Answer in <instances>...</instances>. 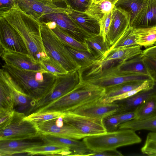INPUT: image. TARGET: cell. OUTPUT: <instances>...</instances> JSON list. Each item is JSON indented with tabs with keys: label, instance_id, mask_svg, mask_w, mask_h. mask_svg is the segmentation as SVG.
Instances as JSON below:
<instances>
[{
	"label": "cell",
	"instance_id": "cell-46",
	"mask_svg": "<svg viewBox=\"0 0 156 156\" xmlns=\"http://www.w3.org/2000/svg\"><path fill=\"white\" fill-rule=\"evenodd\" d=\"M122 156L123 155L117 149L108 150L99 152L91 151L88 156Z\"/></svg>",
	"mask_w": 156,
	"mask_h": 156
},
{
	"label": "cell",
	"instance_id": "cell-7",
	"mask_svg": "<svg viewBox=\"0 0 156 156\" xmlns=\"http://www.w3.org/2000/svg\"><path fill=\"white\" fill-rule=\"evenodd\" d=\"M81 68L58 75L53 87L46 95L35 102L27 112L28 115L51 103L76 88L83 80Z\"/></svg>",
	"mask_w": 156,
	"mask_h": 156
},
{
	"label": "cell",
	"instance_id": "cell-38",
	"mask_svg": "<svg viewBox=\"0 0 156 156\" xmlns=\"http://www.w3.org/2000/svg\"><path fill=\"white\" fill-rule=\"evenodd\" d=\"M40 62L43 69L56 75L64 74L69 72L60 63L49 57Z\"/></svg>",
	"mask_w": 156,
	"mask_h": 156
},
{
	"label": "cell",
	"instance_id": "cell-4",
	"mask_svg": "<svg viewBox=\"0 0 156 156\" xmlns=\"http://www.w3.org/2000/svg\"><path fill=\"white\" fill-rule=\"evenodd\" d=\"M135 131L130 129H121L88 136L83 138V141L93 152L116 149L120 147L140 143L142 139Z\"/></svg>",
	"mask_w": 156,
	"mask_h": 156
},
{
	"label": "cell",
	"instance_id": "cell-41",
	"mask_svg": "<svg viewBox=\"0 0 156 156\" xmlns=\"http://www.w3.org/2000/svg\"><path fill=\"white\" fill-rule=\"evenodd\" d=\"M68 6L76 11L86 12L92 2V0H65Z\"/></svg>",
	"mask_w": 156,
	"mask_h": 156
},
{
	"label": "cell",
	"instance_id": "cell-14",
	"mask_svg": "<svg viewBox=\"0 0 156 156\" xmlns=\"http://www.w3.org/2000/svg\"><path fill=\"white\" fill-rule=\"evenodd\" d=\"M37 125L40 134H50L77 140L87 136L72 126L65 123L62 116Z\"/></svg>",
	"mask_w": 156,
	"mask_h": 156
},
{
	"label": "cell",
	"instance_id": "cell-28",
	"mask_svg": "<svg viewBox=\"0 0 156 156\" xmlns=\"http://www.w3.org/2000/svg\"><path fill=\"white\" fill-rule=\"evenodd\" d=\"M116 2L115 0H92L86 12L100 21L105 14L112 10Z\"/></svg>",
	"mask_w": 156,
	"mask_h": 156
},
{
	"label": "cell",
	"instance_id": "cell-42",
	"mask_svg": "<svg viewBox=\"0 0 156 156\" xmlns=\"http://www.w3.org/2000/svg\"><path fill=\"white\" fill-rule=\"evenodd\" d=\"M148 75L156 83V57L141 55Z\"/></svg>",
	"mask_w": 156,
	"mask_h": 156
},
{
	"label": "cell",
	"instance_id": "cell-39",
	"mask_svg": "<svg viewBox=\"0 0 156 156\" xmlns=\"http://www.w3.org/2000/svg\"><path fill=\"white\" fill-rule=\"evenodd\" d=\"M64 114V113L58 112H36L26 115L25 118L37 124L47 121L59 118Z\"/></svg>",
	"mask_w": 156,
	"mask_h": 156
},
{
	"label": "cell",
	"instance_id": "cell-3",
	"mask_svg": "<svg viewBox=\"0 0 156 156\" xmlns=\"http://www.w3.org/2000/svg\"><path fill=\"white\" fill-rule=\"evenodd\" d=\"M105 92V88L94 85L83 79L71 91L35 112L66 113L78 107L99 101Z\"/></svg>",
	"mask_w": 156,
	"mask_h": 156
},
{
	"label": "cell",
	"instance_id": "cell-11",
	"mask_svg": "<svg viewBox=\"0 0 156 156\" xmlns=\"http://www.w3.org/2000/svg\"><path fill=\"white\" fill-rule=\"evenodd\" d=\"M41 23L55 22L59 27L80 41L86 42L85 39L92 35L79 26L65 13H54L43 16Z\"/></svg>",
	"mask_w": 156,
	"mask_h": 156
},
{
	"label": "cell",
	"instance_id": "cell-31",
	"mask_svg": "<svg viewBox=\"0 0 156 156\" xmlns=\"http://www.w3.org/2000/svg\"><path fill=\"white\" fill-rule=\"evenodd\" d=\"M118 129H130L135 131L145 130L156 132V116L145 120H130L120 124Z\"/></svg>",
	"mask_w": 156,
	"mask_h": 156
},
{
	"label": "cell",
	"instance_id": "cell-26",
	"mask_svg": "<svg viewBox=\"0 0 156 156\" xmlns=\"http://www.w3.org/2000/svg\"><path fill=\"white\" fill-rule=\"evenodd\" d=\"M133 33L137 44L145 48L153 46L156 43V25L134 28Z\"/></svg>",
	"mask_w": 156,
	"mask_h": 156
},
{
	"label": "cell",
	"instance_id": "cell-17",
	"mask_svg": "<svg viewBox=\"0 0 156 156\" xmlns=\"http://www.w3.org/2000/svg\"><path fill=\"white\" fill-rule=\"evenodd\" d=\"M130 21L129 17L125 11L114 7L106 36V41L111 46L115 44L130 25Z\"/></svg>",
	"mask_w": 156,
	"mask_h": 156
},
{
	"label": "cell",
	"instance_id": "cell-5",
	"mask_svg": "<svg viewBox=\"0 0 156 156\" xmlns=\"http://www.w3.org/2000/svg\"><path fill=\"white\" fill-rule=\"evenodd\" d=\"M84 79L98 86L105 88L127 82H144L151 79L148 75L139 73H123L115 65L103 69L92 66Z\"/></svg>",
	"mask_w": 156,
	"mask_h": 156
},
{
	"label": "cell",
	"instance_id": "cell-9",
	"mask_svg": "<svg viewBox=\"0 0 156 156\" xmlns=\"http://www.w3.org/2000/svg\"><path fill=\"white\" fill-rule=\"evenodd\" d=\"M16 3L22 11L38 21L46 14H68L70 8L65 0H16Z\"/></svg>",
	"mask_w": 156,
	"mask_h": 156
},
{
	"label": "cell",
	"instance_id": "cell-12",
	"mask_svg": "<svg viewBox=\"0 0 156 156\" xmlns=\"http://www.w3.org/2000/svg\"><path fill=\"white\" fill-rule=\"evenodd\" d=\"M142 47L137 44L109 50L102 57L96 61L92 66L98 69H103L120 62L127 60L141 55L143 51L141 49Z\"/></svg>",
	"mask_w": 156,
	"mask_h": 156
},
{
	"label": "cell",
	"instance_id": "cell-45",
	"mask_svg": "<svg viewBox=\"0 0 156 156\" xmlns=\"http://www.w3.org/2000/svg\"><path fill=\"white\" fill-rule=\"evenodd\" d=\"M15 110L0 109V129L6 126L13 116Z\"/></svg>",
	"mask_w": 156,
	"mask_h": 156
},
{
	"label": "cell",
	"instance_id": "cell-30",
	"mask_svg": "<svg viewBox=\"0 0 156 156\" xmlns=\"http://www.w3.org/2000/svg\"><path fill=\"white\" fill-rule=\"evenodd\" d=\"M66 46L83 72L92 66L96 61L98 59L97 56L89 52L80 51Z\"/></svg>",
	"mask_w": 156,
	"mask_h": 156
},
{
	"label": "cell",
	"instance_id": "cell-21",
	"mask_svg": "<svg viewBox=\"0 0 156 156\" xmlns=\"http://www.w3.org/2000/svg\"><path fill=\"white\" fill-rule=\"evenodd\" d=\"M15 98L10 75L3 68L0 70V109L14 110Z\"/></svg>",
	"mask_w": 156,
	"mask_h": 156
},
{
	"label": "cell",
	"instance_id": "cell-20",
	"mask_svg": "<svg viewBox=\"0 0 156 156\" xmlns=\"http://www.w3.org/2000/svg\"><path fill=\"white\" fill-rule=\"evenodd\" d=\"M156 25V0H145L131 26L133 28Z\"/></svg>",
	"mask_w": 156,
	"mask_h": 156
},
{
	"label": "cell",
	"instance_id": "cell-15",
	"mask_svg": "<svg viewBox=\"0 0 156 156\" xmlns=\"http://www.w3.org/2000/svg\"><path fill=\"white\" fill-rule=\"evenodd\" d=\"M98 101L81 105L66 113H69L92 118L103 119L117 112L119 106L115 102L103 104L100 103Z\"/></svg>",
	"mask_w": 156,
	"mask_h": 156
},
{
	"label": "cell",
	"instance_id": "cell-40",
	"mask_svg": "<svg viewBox=\"0 0 156 156\" xmlns=\"http://www.w3.org/2000/svg\"><path fill=\"white\" fill-rule=\"evenodd\" d=\"M144 154L150 156H156V132L148 133L143 146L141 149Z\"/></svg>",
	"mask_w": 156,
	"mask_h": 156
},
{
	"label": "cell",
	"instance_id": "cell-1",
	"mask_svg": "<svg viewBox=\"0 0 156 156\" xmlns=\"http://www.w3.org/2000/svg\"><path fill=\"white\" fill-rule=\"evenodd\" d=\"M4 18L23 39L28 54L37 62L48 57L43 43L40 23L22 11L16 5L11 8L0 9Z\"/></svg>",
	"mask_w": 156,
	"mask_h": 156
},
{
	"label": "cell",
	"instance_id": "cell-25",
	"mask_svg": "<svg viewBox=\"0 0 156 156\" xmlns=\"http://www.w3.org/2000/svg\"><path fill=\"white\" fill-rule=\"evenodd\" d=\"M120 72L123 73H139L148 75L141 55L115 64Z\"/></svg>",
	"mask_w": 156,
	"mask_h": 156
},
{
	"label": "cell",
	"instance_id": "cell-47",
	"mask_svg": "<svg viewBox=\"0 0 156 156\" xmlns=\"http://www.w3.org/2000/svg\"><path fill=\"white\" fill-rule=\"evenodd\" d=\"M116 114L119 118L120 124L135 119L136 117L135 112H129Z\"/></svg>",
	"mask_w": 156,
	"mask_h": 156
},
{
	"label": "cell",
	"instance_id": "cell-24",
	"mask_svg": "<svg viewBox=\"0 0 156 156\" xmlns=\"http://www.w3.org/2000/svg\"><path fill=\"white\" fill-rule=\"evenodd\" d=\"M49 27L66 46L77 50L88 52L91 53L86 42H81L78 40L62 30L55 22H51L49 25Z\"/></svg>",
	"mask_w": 156,
	"mask_h": 156
},
{
	"label": "cell",
	"instance_id": "cell-22",
	"mask_svg": "<svg viewBox=\"0 0 156 156\" xmlns=\"http://www.w3.org/2000/svg\"><path fill=\"white\" fill-rule=\"evenodd\" d=\"M68 15L80 27L91 35L100 33V21L86 12L73 10L70 8Z\"/></svg>",
	"mask_w": 156,
	"mask_h": 156
},
{
	"label": "cell",
	"instance_id": "cell-48",
	"mask_svg": "<svg viewBox=\"0 0 156 156\" xmlns=\"http://www.w3.org/2000/svg\"><path fill=\"white\" fill-rule=\"evenodd\" d=\"M16 4V0H0V9L10 8Z\"/></svg>",
	"mask_w": 156,
	"mask_h": 156
},
{
	"label": "cell",
	"instance_id": "cell-18",
	"mask_svg": "<svg viewBox=\"0 0 156 156\" xmlns=\"http://www.w3.org/2000/svg\"><path fill=\"white\" fill-rule=\"evenodd\" d=\"M39 137L45 144L62 146L69 148L73 156H88L91 151L83 142L77 139L50 134H40Z\"/></svg>",
	"mask_w": 156,
	"mask_h": 156
},
{
	"label": "cell",
	"instance_id": "cell-10",
	"mask_svg": "<svg viewBox=\"0 0 156 156\" xmlns=\"http://www.w3.org/2000/svg\"><path fill=\"white\" fill-rule=\"evenodd\" d=\"M62 118L65 123L72 126L87 136L107 132L104 125L103 119L69 113H64Z\"/></svg>",
	"mask_w": 156,
	"mask_h": 156
},
{
	"label": "cell",
	"instance_id": "cell-23",
	"mask_svg": "<svg viewBox=\"0 0 156 156\" xmlns=\"http://www.w3.org/2000/svg\"><path fill=\"white\" fill-rule=\"evenodd\" d=\"M23 140H0V156H10L25 153V150L43 144L41 142H30Z\"/></svg>",
	"mask_w": 156,
	"mask_h": 156
},
{
	"label": "cell",
	"instance_id": "cell-44",
	"mask_svg": "<svg viewBox=\"0 0 156 156\" xmlns=\"http://www.w3.org/2000/svg\"><path fill=\"white\" fill-rule=\"evenodd\" d=\"M112 11L105 14L100 21V34L102 36L104 42H106L111 19Z\"/></svg>",
	"mask_w": 156,
	"mask_h": 156
},
{
	"label": "cell",
	"instance_id": "cell-49",
	"mask_svg": "<svg viewBox=\"0 0 156 156\" xmlns=\"http://www.w3.org/2000/svg\"><path fill=\"white\" fill-rule=\"evenodd\" d=\"M141 55H148L156 57V43L153 46L145 48L143 51Z\"/></svg>",
	"mask_w": 156,
	"mask_h": 156
},
{
	"label": "cell",
	"instance_id": "cell-50",
	"mask_svg": "<svg viewBox=\"0 0 156 156\" xmlns=\"http://www.w3.org/2000/svg\"><path fill=\"white\" fill-rule=\"evenodd\" d=\"M116 1H117L118 0H115Z\"/></svg>",
	"mask_w": 156,
	"mask_h": 156
},
{
	"label": "cell",
	"instance_id": "cell-13",
	"mask_svg": "<svg viewBox=\"0 0 156 156\" xmlns=\"http://www.w3.org/2000/svg\"><path fill=\"white\" fill-rule=\"evenodd\" d=\"M0 48L28 54L26 46L17 31L0 16Z\"/></svg>",
	"mask_w": 156,
	"mask_h": 156
},
{
	"label": "cell",
	"instance_id": "cell-35",
	"mask_svg": "<svg viewBox=\"0 0 156 156\" xmlns=\"http://www.w3.org/2000/svg\"><path fill=\"white\" fill-rule=\"evenodd\" d=\"M10 81L14 96L15 106L26 107L30 104L31 107L34 101L23 92L10 75Z\"/></svg>",
	"mask_w": 156,
	"mask_h": 156
},
{
	"label": "cell",
	"instance_id": "cell-37",
	"mask_svg": "<svg viewBox=\"0 0 156 156\" xmlns=\"http://www.w3.org/2000/svg\"><path fill=\"white\" fill-rule=\"evenodd\" d=\"M133 31L134 28L130 25L109 50L137 45Z\"/></svg>",
	"mask_w": 156,
	"mask_h": 156
},
{
	"label": "cell",
	"instance_id": "cell-2",
	"mask_svg": "<svg viewBox=\"0 0 156 156\" xmlns=\"http://www.w3.org/2000/svg\"><path fill=\"white\" fill-rule=\"evenodd\" d=\"M2 68L9 74L23 92L34 101V105L36 101L50 91L56 80L57 75L44 69L24 70L6 64L2 66Z\"/></svg>",
	"mask_w": 156,
	"mask_h": 156
},
{
	"label": "cell",
	"instance_id": "cell-8",
	"mask_svg": "<svg viewBox=\"0 0 156 156\" xmlns=\"http://www.w3.org/2000/svg\"><path fill=\"white\" fill-rule=\"evenodd\" d=\"M26 116L24 113L15 110L10 122L0 129V140H24L39 136L37 124L26 119Z\"/></svg>",
	"mask_w": 156,
	"mask_h": 156
},
{
	"label": "cell",
	"instance_id": "cell-19",
	"mask_svg": "<svg viewBox=\"0 0 156 156\" xmlns=\"http://www.w3.org/2000/svg\"><path fill=\"white\" fill-rule=\"evenodd\" d=\"M156 96V83L148 89L141 90L134 95L120 100L116 102L119 106L116 114L135 112L138 107L149 98Z\"/></svg>",
	"mask_w": 156,
	"mask_h": 156
},
{
	"label": "cell",
	"instance_id": "cell-36",
	"mask_svg": "<svg viewBox=\"0 0 156 156\" xmlns=\"http://www.w3.org/2000/svg\"><path fill=\"white\" fill-rule=\"evenodd\" d=\"M154 83L155 82L152 79L147 80L139 86L130 91L113 97L101 99L99 102L101 104H109L126 98L134 95L141 90L152 87Z\"/></svg>",
	"mask_w": 156,
	"mask_h": 156
},
{
	"label": "cell",
	"instance_id": "cell-43",
	"mask_svg": "<svg viewBox=\"0 0 156 156\" xmlns=\"http://www.w3.org/2000/svg\"><path fill=\"white\" fill-rule=\"evenodd\" d=\"M103 122L107 132L117 130L120 124L119 118L116 114L104 118L103 119Z\"/></svg>",
	"mask_w": 156,
	"mask_h": 156
},
{
	"label": "cell",
	"instance_id": "cell-16",
	"mask_svg": "<svg viewBox=\"0 0 156 156\" xmlns=\"http://www.w3.org/2000/svg\"><path fill=\"white\" fill-rule=\"evenodd\" d=\"M0 50V56L6 64L24 70L43 69L40 62H37L28 54L1 48Z\"/></svg>",
	"mask_w": 156,
	"mask_h": 156
},
{
	"label": "cell",
	"instance_id": "cell-27",
	"mask_svg": "<svg viewBox=\"0 0 156 156\" xmlns=\"http://www.w3.org/2000/svg\"><path fill=\"white\" fill-rule=\"evenodd\" d=\"M25 153L29 155H72L73 152L69 148L62 146L54 144H42L25 150Z\"/></svg>",
	"mask_w": 156,
	"mask_h": 156
},
{
	"label": "cell",
	"instance_id": "cell-33",
	"mask_svg": "<svg viewBox=\"0 0 156 156\" xmlns=\"http://www.w3.org/2000/svg\"><path fill=\"white\" fill-rule=\"evenodd\" d=\"M145 0H118L115 6L125 11L129 17L130 26Z\"/></svg>",
	"mask_w": 156,
	"mask_h": 156
},
{
	"label": "cell",
	"instance_id": "cell-34",
	"mask_svg": "<svg viewBox=\"0 0 156 156\" xmlns=\"http://www.w3.org/2000/svg\"><path fill=\"white\" fill-rule=\"evenodd\" d=\"M143 82L134 81L127 82L106 87L105 88V93L101 99L113 97L128 92L137 87Z\"/></svg>",
	"mask_w": 156,
	"mask_h": 156
},
{
	"label": "cell",
	"instance_id": "cell-32",
	"mask_svg": "<svg viewBox=\"0 0 156 156\" xmlns=\"http://www.w3.org/2000/svg\"><path fill=\"white\" fill-rule=\"evenodd\" d=\"M135 120H143L156 116V96L152 97L142 104L135 111Z\"/></svg>",
	"mask_w": 156,
	"mask_h": 156
},
{
	"label": "cell",
	"instance_id": "cell-29",
	"mask_svg": "<svg viewBox=\"0 0 156 156\" xmlns=\"http://www.w3.org/2000/svg\"><path fill=\"white\" fill-rule=\"evenodd\" d=\"M91 53L98 59L102 57L111 47L107 41L104 42L102 36L99 34L93 35L85 39Z\"/></svg>",
	"mask_w": 156,
	"mask_h": 156
},
{
	"label": "cell",
	"instance_id": "cell-6",
	"mask_svg": "<svg viewBox=\"0 0 156 156\" xmlns=\"http://www.w3.org/2000/svg\"><path fill=\"white\" fill-rule=\"evenodd\" d=\"M40 27L43 43L48 56L60 63L68 72L81 68L52 30L44 23H40Z\"/></svg>",
	"mask_w": 156,
	"mask_h": 156
}]
</instances>
